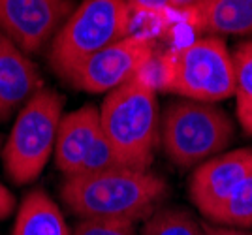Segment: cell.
Here are the masks:
<instances>
[{
    "instance_id": "obj_7",
    "label": "cell",
    "mask_w": 252,
    "mask_h": 235,
    "mask_svg": "<svg viewBox=\"0 0 252 235\" xmlns=\"http://www.w3.org/2000/svg\"><path fill=\"white\" fill-rule=\"evenodd\" d=\"M53 156L64 177L125 168L105 138L100 109L94 106H83L63 115Z\"/></svg>"
},
{
    "instance_id": "obj_16",
    "label": "cell",
    "mask_w": 252,
    "mask_h": 235,
    "mask_svg": "<svg viewBox=\"0 0 252 235\" xmlns=\"http://www.w3.org/2000/svg\"><path fill=\"white\" fill-rule=\"evenodd\" d=\"M231 59L235 70V100L241 104L252 98V42L237 45Z\"/></svg>"
},
{
    "instance_id": "obj_1",
    "label": "cell",
    "mask_w": 252,
    "mask_h": 235,
    "mask_svg": "<svg viewBox=\"0 0 252 235\" xmlns=\"http://www.w3.org/2000/svg\"><path fill=\"white\" fill-rule=\"evenodd\" d=\"M168 194V184L149 170H113L66 177L61 186L64 205L79 220H147Z\"/></svg>"
},
{
    "instance_id": "obj_5",
    "label": "cell",
    "mask_w": 252,
    "mask_h": 235,
    "mask_svg": "<svg viewBox=\"0 0 252 235\" xmlns=\"http://www.w3.org/2000/svg\"><path fill=\"white\" fill-rule=\"evenodd\" d=\"M160 139L173 166L181 170L198 168L230 145L233 122L217 104L181 98L166 107Z\"/></svg>"
},
{
    "instance_id": "obj_11",
    "label": "cell",
    "mask_w": 252,
    "mask_h": 235,
    "mask_svg": "<svg viewBox=\"0 0 252 235\" xmlns=\"http://www.w3.org/2000/svg\"><path fill=\"white\" fill-rule=\"evenodd\" d=\"M40 88L43 79L38 66L29 53L8 40L0 55V122L19 113Z\"/></svg>"
},
{
    "instance_id": "obj_10",
    "label": "cell",
    "mask_w": 252,
    "mask_h": 235,
    "mask_svg": "<svg viewBox=\"0 0 252 235\" xmlns=\"http://www.w3.org/2000/svg\"><path fill=\"white\" fill-rule=\"evenodd\" d=\"M252 173V149H235L200 164L190 179V200L205 216Z\"/></svg>"
},
{
    "instance_id": "obj_6",
    "label": "cell",
    "mask_w": 252,
    "mask_h": 235,
    "mask_svg": "<svg viewBox=\"0 0 252 235\" xmlns=\"http://www.w3.org/2000/svg\"><path fill=\"white\" fill-rule=\"evenodd\" d=\"M63 106V96L43 87L19 109L2 150L4 171L15 184L36 181L47 166L55 150Z\"/></svg>"
},
{
    "instance_id": "obj_14",
    "label": "cell",
    "mask_w": 252,
    "mask_h": 235,
    "mask_svg": "<svg viewBox=\"0 0 252 235\" xmlns=\"http://www.w3.org/2000/svg\"><path fill=\"white\" fill-rule=\"evenodd\" d=\"M207 218L213 224L228 228H252V173L231 190L230 196Z\"/></svg>"
},
{
    "instance_id": "obj_9",
    "label": "cell",
    "mask_w": 252,
    "mask_h": 235,
    "mask_svg": "<svg viewBox=\"0 0 252 235\" xmlns=\"http://www.w3.org/2000/svg\"><path fill=\"white\" fill-rule=\"evenodd\" d=\"M72 0H0V30L25 53H38L72 13Z\"/></svg>"
},
{
    "instance_id": "obj_19",
    "label": "cell",
    "mask_w": 252,
    "mask_h": 235,
    "mask_svg": "<svg viewBox=\"0 0 252 235\" xmlns=\"http://www.w3.org/2000/svg\"><path fill=\"white\" fill-rule=\"evenodd\" d=\"M15 209V196L0 182V220H4L6 216H10Z\"/></svg>"
},
{
    "instance_id": "obj_13",
    "label": "cell",
    "mask_w": 252,
    "mask_h": 235,
    "mask_svg": "<svg viewBox=\"0 0 252 235\" xmlns=\"http://www.w3.org/2000/svg\"><path fill=\"white\" fill-rule=\"evenodd\" d=\"M11 235H72V230L49 194L32 190L17 207Z\"/></svg>"
},
{
    "instance_id": "obj_15",
    "label": "cell",
    "mask_w": 252,
    "mask_h": 235,
    "mask_svg": "<svg viewBox=\"0 0 252 235\" xmlns=\"http://www.w3.org/2000/svg\"><path fill=\"white\" fill-rule=\"evenodd\" d=\"M141 235H205V230L189 211L179 207H166L157 209L149 216Z\"/></svg>"
},
{
    "instance_id": "obj_18",
    "label": "cell",
    "mask_w": 252,
    "mask_h": 235,
    "mask_svg": "<svg viewBox=\"0 0 252 235\" xmlns=\"http://www.w3.org/2000/svg\"><path fill=\"white\" fill-rule=\"evenodd\" d=\"M128 4L132 10L157 13V11H162L168 6H171V0H128Z\"/></svg>"
},
{
    "instance_id": "obj_20",
    "label": "cell",
    "mask_w": 252,
    "mask_h": 235,
    "mask_svg": "<svg viewBox=\"0 0 252 235\" xmlns=\"http://www.w3.org/2000/svg\"><path fill=\"white\" fill-rule=\"evenodd\" d=\"M237 118L241 122L243 130L252 136V98L247 102L237 104Z\"/></svg>"
},
{
    "instance_id": "obj_21",
    "label": "cell",
    "mask_w": 252,
    "mask_h": 235,
    "mask_svg": "<svg viewBox=\"0 0 252 235\" xmlns=\"http://www.w3.org/2000/svg\"><path fill=\"white\" fill-rule=\"evenodd\" d=\"M205 235H252L247 230L241 228H228V226H219V224H203Z\"/></svg>"
},
{
    "instance_id": "obj_3",
    "label": "cell",
    "mask_w": 252,
    "mask_h": 235,
    "mask_svg": "<svg viewBox=\"0 0 252 235\" xmlns=\"http://www.w3.org/2000/svg\"><path fill=\"white\" fill-rule=\"evenodd\" d=\"M158 87L198 102H222L235 96L233 59L220 36H203L160 59Z\"/></svg>"
},
{
    "instance_id": "obj_12",
    "label": "cell",
    "mask_w": 252,
    "mask_h": 235,
    "mask_svg": "<svg viewBox=\"0 0 252 235\" xmlns=\"http://www.w3.org/2000/svg\"><path fill=\"white\" fill-rule=\"evenodd\" d=\"M185 11L190 25L207 36L252 34V0H196Z\"/></svg>"
},
{
    "instance_id": "obj_4",
    "label": "cell",
    "mask_w": 252,
    "mask_h": 235,
    "mask_svg": "<svg viewBox=\"0 0 252 235\" xmlns=\"http://www.w3.org/2000/svg\"><path fill=\"white\" fill-rule=\"evenodd\" d=\"M128 0H83L55 34L49 66L68 81L89 57L130 34Z\"/></svg>"
},
{
    "instance_id": "obj_17",
    "label": "cell",
    "mask_w": 252,
    "mask_h": 235,
    "mask_svg": "<svg viewBox=\"0 0 252 235\" xmlns=\"http://www.w3.org/2000/svg\"><path fill=\"white\" fill-rule=\"evenodd\" d=\"M72 235H139L136 224L119 220H79Z\"/></svg>"
},
{
    "instance_id": "obj_8",
    "label": "cell",
    "mask_w": 252,
    "mask_h": 235,
    "mask_svg": "<svg viewBox=\"0 0 252 235\" xmlns=\"http://www.w3.org/2000/svg\"><path fill=\"white\" fill-rule=\"evenodd\" d=\"M155 59V43L143 34H128L89 57L68 83L83 92H111L145 72Z\"/></svg>"
},
{
    "instance_id": "obj_22",
    "label": "cell",
    "mask_w": 252,
    "mask_h": 235,
    "mask_svg": "<svg viewBox=\"0 0 252 235\" xmlns=\"http://www.w3.org/2000/svg\"><path fill=\"white\" fill-rule=\"evenodd\" d=\"M8 42V38H6V34L0 30V55H2V49H4V45Z\"/></svg>"
},
{
    "instance_id": "obj_2",
    "label": "cell",
    "mask_w": 252,
    "mask_h": 235,
    "mask_svg": "<svg viewBox=\"0 0 252 235\" xmlns=\"http://www.w3.org/2000/svg\"><path fill=\"white\" fill-rule=\"evenodd\" d=\"M100 124L125 168L149 170L160 130L157 85L147 70L107 92L100 107Z\"/></svg>"
}]
</instances>
